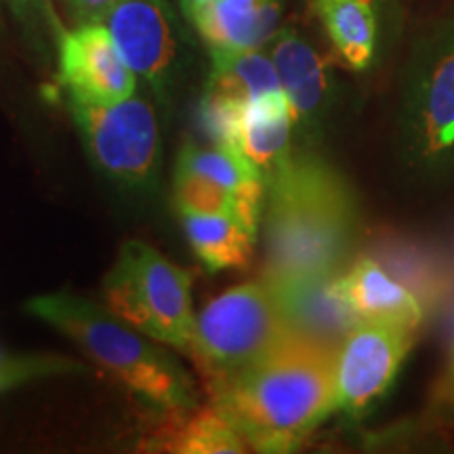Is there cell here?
Segmentation results:
<instances>
[{
  "label": "cell",
  "instance_id": "11",
  "mask_svg": "<svg viewBox=\"0 0 454 454\" xmlns=\"http://www.w3.org/2000/svg\"><path fill=\"white\" fill-rule=\"evenodd\" d=\"M265 51L291 104L294 129L316 130L331 110L333 78L328 61L308 38L291 27H280L265 44Z\"/></svg>",
  "mask_w": 454,
  "mask_h": 454
},
{
  "label": "cell",
  "instance_id": "4",
  "mask_svg": "<svg viewBox=\"0 0 454 454\" xmlns=\"http://www.w3.org/2000/svg\"><path fill=\"white\" fill-rule=\"evenodd\" d=\"M402 160L419 177L454 170V17L417 38L400 95Z\"/></svg>",
  "mask_w": 454,
  "mask_h": 454
},
{
  "label": "cell",
  "instance_id": "22",
  "mask_svg": "<svg viewBox=\"0 0 454 454\" xmlns=\"http://www.w3.org/2000/svg\"><path fill=\"white\" fill-rule=\"evenodd\" d=\"M76 371V364L70 360L51 356H0V391L15 387V385L41 379L47 374H59Z\"/></svg>",
  "mask_w": 454,
  "mask_h": 454
},
{
  "label": "cell",
  "instance_id": "2",
  "mask_svg": "<svg viewBox=\"0 0 454 454\" xmlns=\"http://www.w3.org/2000/svg\"><path fill=\"white\" fill-rule=\"evenodd\" d=\"M265 280L340 274L357 207L348 181L316 156L291 154L265 179Z\"/></svg>",
  "mask_w": 454,
  "mask_h": 454
},
{
  "label": "cell",
  "instance_id": "7",
  "mask_svg": "<svg viewBox=\"0 0 454 454\" xmlns=\"http://www.w3.org/2000/svg\"><path fill=\"white\" fill-rule=\"evenodd\" d=\"M70 112L89 156L107 177L139 190L156 179L160 133L150 101L137 95L104 106L70 101Z\"/></svg>",
  "mask_w": 454,
  "mask_h": 454
},
{
  "label": "cell",
  "instance_id": "6",
  "mask_svg": "<svg viewBox=\"0 0 454 454\" xmlns=\"http://www.w3.org/2000/svg\"><path fill=\"white\" fill-rule=\"evenodd\" d=\"M107 309L158 343L192 348L196 311L192 276L150 244L130 240L107 271L104 282Z\"/></svg>",
  "mask_w": 454,
  "mask_h": 454
},
{
  "label": "cell",
  "instance_id": "23",
  "mask_svg": "<svg viewBox=\"0 0 454 454\" xmlns=\"http://www.w3.org/2000/svg\"><path fill=\"white\" fill-rule=\"evenodd\" d=\"M13 15L30 34H38L44 27H55V17L47 0H7Z\"/></svg>",
  "mask_w": 454,
  "mask_h": 454
},
{
  "label": "cell",
  "instance_id": "18",
  "mask_svg": "<svg viewBox=\"0 0 454 454\" xmlns=\"http://www.w3.org/2000/svg\"><path fill=\"white\" fill-rule=\"evenodd\" d=\"M339 59L349 70L364 72L377 51V0H314Z\"/></svg>",
  "mask_w": 454,
  "mask_h": 454
},
{
  "label": "cell",
  "instance_id": "25",
  "mask_svg": "<svg viewBox=\"0 0 454 454\" xmlns=\"http://www.w3.org/2000/svg\"><path fill=\"white\" fill-rule=\"evenodd\" d=\"M213 0H179V7H181V13L185 15V20L192 21L202 9H207Z\"/></svg>",
  "mask_w": 454,
  "mask_h": 454
},
{
  "label": "cell",
  "instance_id": "17",
  "mask_svg": "<svg viewBox=\"0 0 454 454\" xmlns=\"http://www.w3.org/2000/svg\"><path fill=\"white\" fill-rule=\"evenodd\" d=\"M192 251L208 271L244 268L253 257L257 230L236 215L181 213Z\"/></svg>",
  "mask_w": 454,
  "mask_h": 454
},
{
  "label": "cell",
  "instance_id": "21",
  "mask_svg": "<svg viewBox=\"0 0 454 454\" xmlns=\"http://www.w3.org/2000/svg\"><path fill=\"white\" fill-rule=\"evenodd\" d=\"M175 200H177L179 213H223L236 215L248 225L259 230L263 208L247 202L236 192L227 190L217 181L202 177V175L190 173V170L177 168L175 173Z\"/></svg>",
  "mask_w": 454,
  "mask_h": 454
},
{
  "label": "cell",
  "instance_id": "26",
  "mask_svg": "<svg viewBox=\"0 0 454 454\" xmlns=\"http://www.w3.org/2000/svg\"><path fill=\"white\" fill-rule=\"evenodd\" d=\"M452 402H454V400H452Z\"/></svg>",
  "mask_w": 454,
  "mask_h": 454
},
{
  "label": "cell",
  "instance_id": "8",
  "mask_svg": "<svg viewBox=\"0 0 454 454\" xmlns=\"http://www.w3.org/2000/svg\"><path fill=\"white\" fill-rule=\"evenodd\" d=\"M411 328L360 322L340 340L334 356L337 411L362 414L394 383L414 343Z\"/></svg>",
  "mask_w": 454,
  "mask_h": 454
},
{
  "label": "cell",
  "instance_id": "3",
  "mask_svg": "<svg viewBox=\"0 0 454 454\" xmlns=\"http://www.w3.org/2000/svg\"><path fill=\"white\" fill-rule=\"evenodd\" d=\"M27 314L66 334L118 383L158 411L179 412L200 406L190 374L175 357L107 308L78 294L53 293L34 297Z\"/></svg>",
  "mask_w": 454,
  "mask_h": 454
},
{
  "label": "cell",
  "instance_id": "1",
  "mask_svg": "<svg viewBox=\"0 0 454 454\" xmlns=\"http://www.w3.org/2000/svg\"><path fill=\"white\" fill-rule=\"evenodd\" d=\"M337 348L291 333L278 348L221 385L213 402L248 448L291 452L337 411Z\"/></svg>",
  "mask_w": 454,
  "mask_h": 454
},
{
  "label": "cell",
  "instance_id": "24",
  "mask_svg": "<svg viewBox=\"0 0 454 454\" xmlns=\"http://www.w3.org/2000/svg\"><path fill=\"white\" fill-rule=\"evenodd\" d=\"M118 0H66L67 11L76 24H93L101 21L107 11H110Z\"/></svg>",
  "mask_w": 454,
  "mask_h": 454
},
{
  "label": "cell",
  "instance_id": "20",
  "mask_svg": "<svg viewBox=\"0 0 454 454\" xmlns=\"http://www.w3.org/2000/svg\"><path fill=\"white\" fill-rule=\"evenodd\" d=\"M177 168L217 181L254 207L265 208V179L247 156L234 145L213 147L185 145L177 158Z\"/></svg>",
  "mask_w": 454,
  "mask_h": 454
},
{
  "label": "cell",
  "instance_id": "5",
  "mask_svg": "<svg viewBox=\"0 0 454 454\" xmlns=\"http://www.w3.org/2000/svg\"><path fill=\"white\" fill-rule=\"evenodd\" d=\"M291 333L268 282L238 284L196 314V333L187 354L215 391L268 356Z\"/></svg>",
  "mask_w": 454,
  "mask_h": 454
},
{
  "label": "cell",
  "instance_id": "19",
  "mask_svg": "<svg viewBox=\"0 0 454 454\" xmlns=\"http://www.w3.org/2000/svg\"><path fill=\"white\" fill-rule=\"evenodd\" d=\"M211 59L213 67L204 89V99L242 107L248 101L282 89L276 67L265 49L211 57Z\"/></svg>",
  "mask_w": 454,
  "mask_h": 454
},
{
  "label": "cell",
  "instance_id": "16",
  "mask_svg": "<svg viewBox=\"0 0 454 454\" xmlns=\"http://www.w3.org/2000/svg\"><path fill=\"white\" fill-rule=\"evenodd\" d=\"M150 444L156 450L179 454H238L248 450L247 440L236 425L215 404L167 412Z\"/></svg>",
  "mask_w": 454,
  "mask_h": 454
},
{
  "label": "cell",
  "instance_id": "9",
  "mask_svg": "<svg viewBox=\"0 0 454 454\" xmlns=\"http://www.w3.org/2000/svg\"><path fill=\"white\" fill-rule=\"evenodd\" d=\"M101 24L137 78L167 98L181 64L179 21L167 0H118Z\"/></svg>",
  "mask_w": 454,
  "mask_h": 454
},
{
  "label": "cell",
  "instance_id": "10",
  "mask_svg": "<svg viewBox=\"0 0 454 454\" xmlns=\"http://www.w3.org/2000/svg\"><path fill=\"white\" fill-rule=\"evenodd\" d=\"M59 81L70 101L114 104L137 90V74L122 59L112 34L101 21L76 24L57 34Z\"/></svg>",
  "mask_w": 454,
  "mask_h": 454
},
{
  "label": "cell",
  "instance_id": "12",
  "mask_svg": "<svg viewBox=\"0 0 454 454\" xmlns=\"http://www.w3.org/2000/svg\"><path fill=\"white\" fill-rule=\"evenodd\" d=\"M337 276L263 280L274 288L293 333L339 348L351 328L360 325V317L340 294Z\"/></svg>",
  "mask_w": 454,
  "mask_h": 454
},
{
  "label": "cell",
  "instance_id": "15",
  "mask_svg": "<svg viewBox=\"0 0 454 454\" xmlns=\"http://www.w3.org/2000/svg\"><path fill=\"white\" fill-rule=\"evenodd\" d=\"M293 110L284 90L248 101L238 118L234 147L268 179L293 154Z\"/></svg>",
  "mask_w": 454,
  "mask_h": 454
},
{
  "label": "cell",
  "instance_id": "13",
  "mask_svg": "<svg viewBox=\"0 0 454 454\" xmlns=\"http://www.w3.org/2000/svg\"><path fill=\"white\" fill-rule=\"evenodd\" d=\"M339 291L360 322H383L417 331L427 308L381 261L360 257L337 276Z\"/></svg>",
  "mask_w": 454,
  "mask_h": 454
},
{
  "label": "cell",
  "instance_id": "14",
  "mask_svg": "<svg viewBox=\"0 0 454 454\" xmlns=\"http://www.w3.org/2000/svg\"><path fill=\"white\" fill-rule=\"evenodd\" d=\"M282 0H213L192 24L211 57L265 49L280 30Z\"/></svg>",
  "mask_w": 454,
  "mask_h": 454
}]
</instances>
